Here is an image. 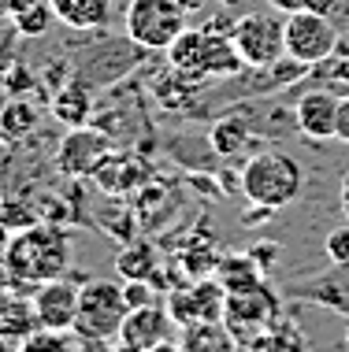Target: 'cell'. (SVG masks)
Segmentation results:
<instances>
[{"label": "cell", "mask_w": 349, "mask_h": 352, "mask_svg": "<svg viewBox=\"0 0 349 352\" xmlns=\"http://www.w3.org/2000/svg\"><path fill=\"white\" fill-rule=\"evenodd\" d=\"M67 267H71V237L56 223H30L8 241L4 271L12 282L41 285L63 278Z\"/></svg>", "instance_id": "cell-1"}, {"label": "cell", "mask_w": 349, "mask_h": 352, "mask_svg": "<svg viewBox=\"0 0 349 352\" xmlns=\"http://www.w3.org/2000/svg\"><path fill=\"white\" fill-rule=\"evenodd\" d=\"M167 63H171L178 74H186L190 82H212V78L227 82V78L245 71L231 34L209 30V26H201V30H190V26H186V30L178 34V41L167 49Z\"/></svg>", "instance_id": "cell-2"}, {"label": "cell", "mask_w": 349, "mask_h": 352, "mask_svg": "<svg viewBox=\"0 0 349 352\" xmlns=\"http://www.w3.org/2000/svg\"><path fill=\"white\" fill-rule=\"evenodd\" d=\"M301 186H305V175H301V164L290 152H279V148L253 152L242 167V193L249 197L253 208L279 212V208L297 201Z\"/></svg>", "instance_id": "cell-3"}, {"label": "cell", "mask_w": 349, "mask_h": 352, "mask_svg": "<svg viewBox=\"0 0 349 352\" xmlns=\"http://www.w3.org/2000/svg\"><path fill=\"white\" fill-rule=\"evenodd\" d=\"M186 8L178 0H130L123 12V34L145 52H167L186 30Z\"/></svg>", "instance_id": "cell-4"}, {"label": "cell", "mask_w": 349, "mask_h": 352, "mask_svg": "<svg viewBox=\"0 0 349 352\" xmlns=\"http://www.w3.org/2000/svg\"><path fill=\"white\" fill-rule=\"evenodd\" d=\"M127 297L123 285L112 278H86L78 289V316H74V338H101L116 341L127 319Z\"/></svg>", "instance_id": "cell-5"}, {"label": "cell", "mask_w": 349, "mask_h": 352, "mask_svg": "<svg viewBox=\"0 0 349 352\" xmlns=\"http://www.w3.org/2000/svg\"><path fill=\"white\" fill-rule=\"evenodd\" d=\"M231 41H234V49H238L245 67H257V71L271 67V63H279L282 56H286L282 15L275 12V8L242 15L238 23H234V30H231Z\"/></svg>", "instance_id": "cell-6"}, {"label": "cell", "mask_w": 349, "mask_h": 352, "mask_svg": "<svg viewBox=\"0 0 349 352\" xmlns=\"http://www.w3.org/2000/svg\"><path fill=\"white\" fill-rule=\"evenodd\" d=\"M282 30H286V56L305 67H319L324 60H331L338 52V26L335 19L324 12H294L282 15Z\"/></svg>", "instance_id": "cell-7"}, {"label": "cell", "mask_w": 349, "mask_h": 352, "mask_svg": "<svg viewBox=\"0 0 349 352\" xmlns=\"http://www.w3.org/2000/svg\"><path fill=\"white\" fill-rule=\"evenodd\" d=\"M275 316H279V300L264 282L227 293V304H223V327L238 345H249L257 334H264L275 322Z\"/></svg>", "instance_id": "cell-8"}, {"label": "cell", "mask_w": 349, "mask_h": 352, "mask_svg": "<svg viewBox=\"0 0 349 352\" xmlns=\"http://www.w3.org/2000/svg\"><path fill=\"white\" fill-rule=\"evenodd\" d=\"M78 289H82V285L71 282L67 274H63V278L34 285V293H30L34 322L41 330H63V334H71V330H74V316H78Z\"/></svg>", "instance_id": "cell-9"}, {"label": "cell", "mask_w": 349, "mask_h": 352, "mask_svg": "<svg viewBox=\"0 0 349 352\" xmlns=\"http://www.w3.org/2000/svg\"><path fill=\"white\" fill-rule=\"evenodd\" d=\"M141 52L145 49L130 37H105V41H97V49H86V56L78 60V78L89 85L116 82L141 60Z\"/></svg>", "instance_id": "cell-10"}, {"label": "cell", "mask_w": 349, "mask_h": 352, "mask_svg": "<svg viewBox=\"0 0 349 352\" xmlns=\"http://www.w3.org/2000/svg\"><path fill=\"white\" fill-rule=\"evenodd\" d=\"M223 304H227V289L220 282H197L190 289H175L167 297V311L178 327H190V322H220Z\"/></svg>", "instance_id": "cell-11"}, {"label": "cell", "mask_w": 349, "mask_h": 352, "mask_svg": "<svg viewBox=\"0 0 349 352\" xmlns=\"http://www.w3.org/2000/svg\"><path fill=\"white\" fill-rule=\"evenodd\" d=\"M108 138L101 130L89 126H74L67 138H63L60 152H56V164H60L63 175H89L108 160Z\"/></svg>", "instance_id": "cell-12"}, {"label": "cell", "mask_w": 349, "mask_h": 352, "mask_svg": "<svg viewBox=\"0 0 349 352\" xmlns=\"http://www.w3.org/2000/svg\"><path fill=\"white\" fill-rule=\"evenodd\" d=\"M175 327L178 322L171 319V311L160 308V304H145V308H134L127 311L123 319V330L116 341H127L134 349H153V345H164V341H175Z\"/></svg>", "instance_id": "cell-13"}, {"label": "cell", "mask_w": 349, "mask_h": 352, "mask_svg": "<svg viewBox=\"0 0 349 352\" xmlns=\"http://www.w3.org/2000/svg\"><path fill=\"white\" fill-rule=\"evenodd\" d=\"M335 116H338V97L327 89H313L294 104L297 134L308 141H331L335 138Z\"/></svg>", "instance_id": "cell-14"}, {"label": "cell", "mask_w": 349, "mask_h": 352, "mask_svg": "<svg viewBox=\"0 0 349 352\" xmlns=\"http://www.w3.org/2000/svg\"><path fill=\"white\" fill-rule=\"evenodd\" d=\"M49 8H52L56 23L82 30V34H97L112 23L116 0H49Z\"/></svg>", "instance_id": "cell-15"}, {"label": "cell", "mask_w": 349, "mask_h": 352, "mask_svg": "<svg viewBox=\"0 0 349 352\" xmlns=\"http://www.w3.org/2000/svg\"><path fill=\"white\" fill-rule=\"evenodd\" d=\"M52 116L67 130L86 126L89 116H93V85L82 82V78H71L67 85H60V93L52 97Z\"/></svg>", "instance_id": "cell-16"}, {"label": "cell", "mask_w": 349, "mask_h": 352, "mask_svg": "<svg viewBox=\"0 0 349 352\" xmlns=\"http://www.w3.org/2000/svg\"><path fill=\"white\" fill-rule=\"evenodd\" d=\"M212 152L215 156H242L245 148L257 141V130L249 126V119L242 116V111H231V116H223L220 122L212 126Z\"/></svg>", "instance_id": "cell-17"}, {"label": "cell", "mask_w": 349, "mask_h": 352, "mask_svg": "<svg viewBox=\"0 0 349 352\" xmlns=\"http://www.w3.org/2000/svg\"><path fill=\"white\" fill-rule=\"evenodd\" d=\"M160 267V256L149 241H130L127 249L116 256V271L123 282H149Z\"/></svg>", "instance_id": "cell-18"}, {"label": "cell", "mask_w": 349, "mask_h": 352, "mask_svg": "<svg viewBox=\"0 0 349 352\" xmlns=\"http://www.w3.org/2000/svg\"><path fill=\"white\" fill-rule=\"evenodd\" d=\"M231 341L234 338H227V330L220 322H190V327H182L178 349L182 352H231Z\"/></svg>", "instance_id": "cell-19"}, {"label": "cell", "mask_w": 349, "mask_h": 352, "mask_svg": "<svg viewBox=\"0 0 349 352\" xmlns=\"http://www.w3.org/2000/svg\"><path fill=\"white\" fill-rule=\"evenodd\" d=\"M215 282H220L227 293L249 289V285L260 282V267H257V260H253V256H231V260H220Z\"/></svg>", "instance_id": "cell-20"}, {"label": "cell", "mask_w": 349, "mask_h": 352, "mask_svg": "<svg viewBox=\"0 0 349 352\" xmlns=\"http://www.w3.org/2000/svg\"><path fill=\"white\" fill-rule=\"evenodd\" d=\"M34 126H37V108L30 100L4 104V111H0V134L8 141H23L26 134H34Z\"/></svg>", "instance_id": "cell-21"}, {"label": "cell", "mask_w": 349, "mask_h": 352, "mask_svg": "<svg viewBox=\"0 0 349 352\" xmlns=\"http://www.w3.org/2000/svg\"><path fill=\"white\" fill-rule=\"evenodd\" d=\"M245 352H308L305 341H301L297 330H286V327H268L264 334H257L245 345Z\"/></svg>", "instance_id": "cell-22"}, {"label": "cell", "mask_w": 349, "mask_h": 352, "mask_svg": "<svg viewBox=\"0 0 349 352\" xmlns=\"http://www.w3.org/2000/svg\"><path fill=\"white\" fill-rule=\"evenodd\" d=\"M15 352H74V334H63V330H30L23 341H19Z\"/></svg>", "instance_id": "cell-23"}, {"label": "cell", "mask_w": 349, "mask_h": 352, "mask_svg": "<svg viewBox=\"0 0 349 352\" xmlns=\"http://www.w3.org/2000/svg\"><path fill=\"white\" fill-rule=\"evenodd\" d=\"M15 19H19V30H23L26 37H34V34H45V30H49V23H52L56 15H52L49 0H45V8H41V4H30L23 15H15Z\"/></svg>", "instance_id": "cell-24"}, {"label": "cell", "mask_w": 349, "mask_h": 352, "mask_svg": "<svg viewBox=\"0 0 349 352\" xmlns=\"http://www.w3.org/2000/svg\"><path fill=\"white\" fill-rule=\"evenodd\" d=\"M324 249H327V256H331L335 263H349V226H342V230H335V234H327Z\"/></svg>", "instance_id": "cell-25"}, {"label": "cell", "mask_w": 349, "mask_h": 352, "mask_svg": "<svg viewBox=\"0 0 349 352\" xmlns=\"http://www.w3.org/2000/svg\"><path fill=\"white\" fill-rule=\"evenodd\" d=\"M123 297H127V308H145V304H156L153 300V289H149V282H123Z\"/></svg>", "instance_id": "cell-26"}, {"label": "cell", "mask_w": 349, "mask_h": 352, "mask_svg": "<svg viewBox=\"0 0 349 352\" xmlns=\"http://www.w3.org/2000/svg\"><path fill=\"white\" fill-rule=\"evenodd\" d=\"M324 0H268V8H275L279 15H294V12H319Z\"/></svg>", "instance_id": "cell-27"}, {"label": "cell", "mask_w": 349, "mask_h": 352, "mask_svg": "<svg viewBox=\"0 0 349 352\" xmlns=\"http://www.w3.org/2000/svg\"><path fill=\"white\" fill-rule=\"evenodd\" d=\"M335 141L349 145V93L338 97V116H335Z\"/></svg>", "instance_id": "cell-28"}, {"label": "cell", "mask_w": 349, "mask_h": 352, "mask_svg": "<svg viewBox=\"0 0 349 352\" xmlns=\"http://www.w3.org/2000/svg\"><path fill=\"white\" fill-rule=\"evenodd\" d=\"M74 352H116V345L101 338H74Z\"/></svg>", "instance_id": "cell-29"}, {"label": "cell", "mask_w": 349, "mask_h": 352, "mask_svg": "<svg viewBox=\"0 0 349 352\" xmlns=\"http://www.w3.org/2000/svg\"><path fill=\"white\" fill-rule=\"evenodd\" d=\"M275 245H253V249H249V256H253V260H257V267H260V260H264V267H271V263H275Z\"/></svg>", "instance_id": "cell-30"}, {"label": "cell", "mask_w": 349, "mask_h": 352, "mask_svg": "<svg viewBox=\"0 0 349 352\" xmlns=\"http://www.w3.org/2000/svg\"><path fill=\"white\" fill-rule=\"evenodd\" d=\"M338 204H342V215H346V223H349V170L342 175V182H338Z\"/></svg>", "instance_id": "cell-31"}, {"label": "cell", "mask_w": 349, "mask_h": 352, "mask_svg": "<svg viewBox=\"0 0 349 352\" xmlns=\"http://www.w3.org/2000/svg\"><path fill=\"white\" fill-rule=\"evenodd\" d=\"M178 4H182V8H186V12H190V15H193V12H201V8H204V4H209V0H178Z\"/></svg>", "instance_id": "cell-32"}, {"label": "cell", "mask_w": 349, "mask_h": 352, "mask_svg": "<svg viewBox=\"0 0 349 352\" xmlns=\"http://www.w3.org/2000/svg\"><path fill=\"white\" fill-rule=\"evenodd\" d=\"M145 352H182V349H178V341H164V345H153V349H145Z\"/></svg>", "instance_id": "cell-33"}, {"label": "cell", "mask_w": 349, "mask_h": 352, "mask_svg": "<svg viewBox=\"0 0 349 352\" xmlns=\"http://www.w3.org/2000/svg\"><path fill=\"white\" fill-rule=\"evenodd\" d=\"M116 352H145V349H134V345H127V341H116Z\"/></svg>", "instance_id": "cell-34"}, {"label": "cell", "mask_w": 349, "mask_h": 352, "mask_svg": "<svg viewBox=\"0 0 349 352\" xmlns=\"http://www.w3.org/2000/svg\"><path fill=\"white\" fill-rule=\"evenodd\" d=\"M4 256H8V241L0 237V267H4Z\"/></svg>", "instance_id": "cell-35"}, {"label": "cell", "mask_w": 349, "mask_h": 352, "mask_svg": "<svg viewBox=\"0 0 349 352\" xmlns=\"http://www.w3.org/2000/svg\"><path fill=\"white\" fill-rule=\"evenodd\" d=\"M346 341H349V330H346Z\"/></svg>", "instance_id": "cell-36"}]
</instances>
